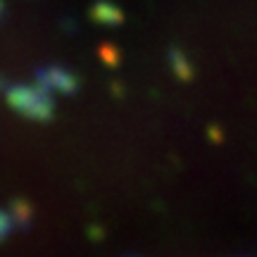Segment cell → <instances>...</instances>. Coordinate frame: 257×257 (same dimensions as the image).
<instances>
[{"label":"cell","mask_w":257,"mask_h":257,"mask_svg":"<svg viewBox=\"0 0 257 257\" xmlns=\"http://www.w3.org/2000/svg\"><path fill=\"white\" fill-rule=\"evenodd\" d=\"M93 17L98 19L100 24H119L121 22V10L110 5V3H98L93 8Z\"/></svg>","instance_id":"cell-3"},{"label":"cell","mask_w":257,"mask_h":257,"mask_svg":"<svg viewBox=\"0 0 257 257\" xmlns=\"http://www.w3.org/2000/svg\"><path fill=\"white\" fill-rule=\"evenodd\" d=\"M169 60H172V64H174V69H176V74L181 76V79H191V67H188V62H186V57L184 55H179L176 50H172L169 53Z\"/></svg>","instance_id":"cell-4"},{"label":"cell","mask_w":257,"mask_h":257,"mask_svg":"<svg viewBox=\"0 0 257 257\" xmlns=\"http://www.w3.org/2000/svg\"><path fill=\"white\" fill-rule=\"evenodd\" d=\"M12 226H15V221H12V217H10V212H0V240L8 238Z\"/></svg>","instance_id":"cell-5"},{"label":"cell","mask_w":257,"mask_h":257,"mask_svg":"<svg viewBox=\"0 0 257 257\" xmlns=\"http://www.w3.org/2000/svg\"><path fill=\"white\" fill-rule=\"evenodd\" d=\"M8 102L17 112L31 119H48L53 114V98L46 88H27V86H12L8 88Z\"/></svg>","instance_id":"cell-1"},{"label":"cell","mask_w":257,"mask_h":257,"mask_svg":"<svg viewBox=\"0 0 257 257\" xmlns=\"http://www.w3.org/2000/svg\"><path fill=\"white\" fill-rule=\"evenodd\" d=\"M36 81L41 88H46L48 93H74L79 88L76 76L69 72H64L60 67H48L36 72Z\"/></svg>","instance_id":"cell-2"}]
</instances>
